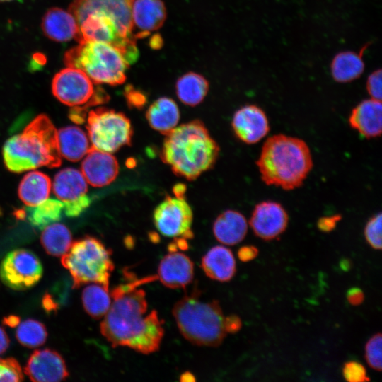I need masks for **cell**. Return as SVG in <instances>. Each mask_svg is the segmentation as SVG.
<instances>
[{"mask_svg": "<svg viewBox=\"0 0 382 382\" xmlns=\"http://www.w3.org/2000/svg\"><path fill=\"white\" fill-rule=\"evenodd\" d=\"M16 337L22 345L35 348L45 342L47 332L45 325L40 321L27 319L18 324Z\"/></svg>", "mask_w": 382, "mask_h": 382, "instance_id": "obj_32", "label": "cell"}, {"mask_svg": "<svg viewBox=\"0 0 382 382\" xmlns=\"http://www.w3.org/2000/svg\"><path fill=\"white\" fill-rule=\"evenodd\" d=\"M201 266L207 277L222 282L230 281L236 271L233 253L222 245L212 248L203 256Z\"/></svg>", "mask_w": 382, "mask_h": 382, "instance_id": "obj_21", "label": "cell"}, {"mask_svg": "<svg viewBox=\"0 0 382 382\" xmlns=\"http://www.w3.org/2000/svg\"><path fill=\"white\" fill-rule=\"evenodd\" d=\"M52 91L62 103L71 108H81L86 112L90 107L103 104L110 99L102 88H95L85 72L69 66L54 75Z\"/></svg>", "mask_w": 382, "mask_h": 382, "instance_id": "obj_9", "label": "cell"}, {"mask_svg": "<svg viewBox=\"0 0 382 382\" xmlns=\"http://www.w3.org/2000/svg\"><path fill=\"white\" fill-rule=\"evenodd\" d=\"M208 91V81L203 76L192 71L180 76L175 84L178 98L189 106H196L202 102Z\"/></svg>", "mask_w": 382, "mask_h": 382, "instance_id": "obj_27", "label": "cell"}, {"mask_svg": "<svg viewBox=\"0 0 382 382\" xmlns=\"http://www.w3.org/2000/svg\"><path fill=\"white\" fill-rule=\"evenodd\" d=\"M219 151L204 124L195 120L166 134L160 156L174 174L194 180L214 167Z\"/></svg>", "mask_w": 382, "mask_h": 382, "instance_id": "obj_2", "label": "cell"}, {"mask_svg": "<svg viewBox=\"0 0 382 382\" xmlns=\"http://www.w3.org/2000/svg\"><path fill=\"white\" fill-rule=\"evenodd\" d=\"M86 121L92 148L111 154L132 144L133 129L124 113L100 107L89 111Z\"/></svg>", "mask_w": 382, "mask_h": 382, "instance_id": "obj_8", "label": "cell"}, {"mask_svg": "<svg viewBox=\"0 0 382 382\" xmlns=\"http://www.w3.org/2000/svg\"><path fill=\"white\" fill-rule=\"evenodd\" d=\"M24 371L33 381L57 382L64 380L69 372L64 359L54 350L37 349L30 356Z\"/></svg>", "mask_w": 382, "mask_h": 382, "instance_id": "obj_15", "label": "cell"}, {"mask_svg": "<svg viewBox=\"0 0 382 382\" xmlns=\"http://www.w3.org/2000/svg\"><path fill=\"white\" fill-rule=\"evenodd\" d=\"M195 380V378L193 374H192L190 372H185L183 373L180 376V381H194Z\"/></svg>", "mask_w": 382, "mask_h": 382, "instance_id": "obj_47", "label": "cell"}, {"mask_svg": "<svg viewBox=\"0 0 382 382\" xmlns=\"http://www.w3.org/2000/svg\"><path fill=\"white\" fill-rule=\"evenodd\" d=\"M42 275L39 258L27 249L9 252L0 265V278L5 285L14 290H25L35 285Z\"/></svg>", "mask_w": 382, "mask_h": 382, "instance_id": "obj_10", "label": "cell"}, {"mask_svg": "<svg viewBox=\"0 0 382 382\" xmlns=\"http://www.w3.org/2000/svg\"><path fill=\"white\" fill-rule=\"evenodd\" d=\"M12 1V0H0V2H4V1Z\"/></svg>", "mask_w": 382, "mask_h": 382, "instance_id": "obj_49", "label": "cell"}, {"mask_svg": "<svg viewBox=\"0 0 382 382\" xmlns=\"http://www.w3.org/2000/svg\"><path fill=\"white\" fill-rule=\"evenodd\" d=\"M23 379L21 367L15 359H0V381L17 382Z\"/></svg>", "mask_w": 382, "mask_h": 382, "instance_id": "obj_35", "label": "cell"}, {"mask_svg": "<svg viewBox=\"0 0 382 382\" xmlns=\"http://www.w3.org/2000/svg\"><path fill=\"white\" fill-rule=\"evenodd\" d=\"M42 29L46 37L55 42H66L76 37L79 26L69 11L52 8L44 15Z\"/></svg>", "mask_w": 382, "mask_h": 382, "instance_id": "obj_20", "label": "cell"}, {"mask_svg": "<svg viewBox=\"0 0 382 382\" xmlns=\"http://www.w3.org/2000/svg\"><path fill=\"white\" fill-rule=\"evenodd\" d=\"M365 359L370 367L381 371L382 369V335L378 332L372 335L365 345Z\"/></svg>", "mask_w": 382, "mask_h": 382, "instance_id": "obj_33", "label": "cell"}, {"mask_svg": "<svg viewBox=\"0 0 382 382\" xmlns=\"http://www.w3.org/2000/svg\"><path fill=\"white\" fill-rule=\"evenodd\" d=\"M349 124L367 139L379 137L382 131L381 101L369 98L360 102L352 109Z\"/></svg>", "mask_w": 382, "mask_h": 382, "instance_id": "obj_19", "label": "cell"}, {"mask_svg": "<svg viewBox=\"0 0 382 382\" xmlns=\"http://www.w3.org/2000/svg\"><path fill=\"white\" fill-rule=\"evenodd\" d=\"M8 345L9 338L3 328L0 326V354L6 352Z\"/></svg>", "mask_w": 382, "mask_h": 382, "instance_id": "obj_44", "label": "cell"}, {"mask_svg": "<svg viewBox=\"0 0 382 382\" xmlns=\"http://www.w3.org/2000/svg\"><path fill=\"white\" fill-rule=\"evenodd\" d=\"M153 221L156 229L164 236L190 239L192 211L185 197L166 195L155 208Z\"/></svg>", "mask_w": 382, "mask_h": 382, "instance_id": "obj_11", "label": "cell"}, {"mask_svg": "<svg viewBox=\"0 0 382 382\" xmlns=\"http://www.w3.org/2000/svg\"><path fill=\"white\" fill-rule=\"evenodd\" d=\"M381 213L371 216L364 227V237L369 245L375 250L382 248Z\"/></svg>", "mask_w": 382, "mask_h": 382, "instance_id": "obj_34", "label": "cell"}, {"mask_svg": "<svg viewBox=\"0 0 382 382\" xmlns=\"http://www.w3.org/2000/svg\"><path fill=\"white\" fill-rule=\"evenodd\" d=\"M224 325L227 333H236L241 329L242 321L239 316L233 314L225 317Z\"/></svg>", "mask_w": 382, "mask_h": 382, "instance_id": "obj_42", "label": "cell"}, {"mask_svg": "<svg viewBox=\"0 0 382 382\" xmlns=\"http://www.w3.org/2000/svg\"><path fill=\"white\" fill-rule=\"evenodd\" d=\"M64 207V202L59 199L47 198L36 206L28 207L25 216L33 226L43 229L61 219Z\"/></svg>", "mask_w": 382, "mask_h": 382, "instance_id": "obj_30", "label": "cell"}, {"mask_svg": "<svg viewBox=\"0 0 382 382\" xmlns=\"http://www.w3.org/2000/svg\"><path fill=\"white\" fill-rule=\"evenodd\" d=\"M381 79V71L378 69L369 75L366 82V89L371 98L380 101L382 98Z\"/></svg>", "mask_w": 382, "mask_h": 382, "instance_id": "obj_38", "label": "cell"}, {"mask_svg": "<svg viewBox=\"0 0 382 382\" xmlns=\"http://www.w3.org/2000/svg\"><path fill=\"white\" fill-rule=\"evenodd\" d=\"M256 165L265 184L291 190L302 185L313 168V158L303 140L279 134L265 141Z\"/></svg>", "mask_w": 382, "mask_h": 382, "instance_id": "obj_3", "label": "cell"}, {"mask_svg": "<svg viewBox=\"0 0 382 382\" xmlns=\"http://www.w3.org/2000/svg\"><path fill=\"white\" fill-rule=\"evenodd\" d=\"M341 219L340 214L320 217L317 221L318 228L325 233L330 232L335 228L337 222Z\"/></svg>", "mask_w": 382, "mask_h": 382, "instance_id": "obj_40", "label": "cell"}, {"mask_svg": "<svg viewBox=\"0 0 382 382\" xmlns=\"http://www.w3.org/2000/svg\"><path fill=\"white\" fill-rule=\"evenodd\" d=\"M231 126L236 137L247 144L259 142L270 131L267 115L255 105L238 109L233 115Z\"/></svg>", "mask_w": 382, "mask_h": 382, "instance_id": "obj_14", "label": "cell"}, {"mask_svg": "<svg viewBox=\"0 0 382 382\" xmlns=\"http://www.w3.org/2000/svg\"><path fill=\"white\" fill-rule=\"evenodd\" d=\"M163 41L160 35H154L150 40V46L154 49L161 48Z\"/></svg>", "mask_w": 382, "mask_h": 382, "instance_id": "obj_45", "label": "cell"}, {"mask_svg": "<svg viewBox=\"0 0 382 382\" xmlns=\"http://www.w3.org/2000/svg\"><path fill=\"white\" fill-rule=\"evenodd\" d=\"M259 253L258 249L251 245H243L238 250V257L243 262H248L255 259Z\"/></svg>", "mask_w": 382, "mask_h": 382, "instance_id": "obj_41", "label": "cell"}, {"mask_svg": "<svg viewBox=\"0 0 382 382\" xmlns=\"http://www.w3.org/2000/svg\"><path fill=\"white\" fill-rule=\"evenodd\" d=\"M289 215L284 207L274 201H262L255 205L249 220L253 233L265 241L278 238L287 228Z\"/></svg>", "mask_w": 382, "mask_h": 382, "instance_id": "obj_13", "label": "cell"}, {"mask_svg": "<svg viewBox=\"0 0 382 382\" xmlns=\"http://www.w3.org/2000/svg\"><path fill=\"white\" fill-rule=\"evenodd\" d=\"M125 95L128 105L137 109L142 108L146 102L145 95L133 88H126Z\"/></svg>", "mask_w": 382, "mask_h": 382, "instance_id": "obj_39", "label": "cell"}, {"mask_svg": "<svg viewBox=\"0 0 382 382\" xmlns=\"http://www.w3.org/2000/svg\"><path fill=\"white\" fill-rule=\"evenodd\" d=\"M57 135L60 154L69 161H80L91 148L88 137L77 126L62 127Z\"/></svg>", "mask_w": 382, "mask_h": 382, "instance_id": "obj_25", "label": "cell"}, {"mask_svg": "<svg viewBox=\"0 0 382 382\" xmlns=\"http://www.w3.org/2000/svg\"><path fill=\"white\" fill-rule=\"evenodd\" d=\"M66 66L85 72L96 84L117 86L126 80L129 64L112 45L101 42H83L64 54Z\"/></svg>", "mask_w": 382, "mask_h": 382, "instance_id": "obj_6", "label": "cell"}, {"mask_svg": "<svg viewBox=\"0 0 382 382\" xmlns=\"http://www.w3.org/2000/svg\"><path fill=\"white\" fill-rule=\"evenodd\" d=\"M111 254V250L95 237L86 236L72 242L62 256L61 262L71 274L73 288L91 283L108 286L114 270Z\"/></svg>", "mask_w": 382, "mask_h": 382, "instance_id": "obj_7", "label": "cell"}, {"mask_svg": "<svg viewBox=\"0 0 382 382\" xmlns=\"http://www.w3.org/2000/svg\"><path fill=\"white\" fill-rule=\"evenodd\" d=\"M133 2L134 0H73L68 11L77 24L91 13L106 15L115 21L123 38L136 40L132 18Z\"/></svg>", "mask_w": 382, "mask_h": 382, "instance_id": "obj_12", "label": "cell"}, {"mask_svg": "<svg viewBox=\"0 0 382 382\" xmlns=\"http://www.w3.org/2000/svg\"><path fill=\"white\" fill-rule=\"evenodd\" d=\"M87 183L81 171L73 168H66L55 175L52 189L57 199L63 202H69L87 195Z\"/></svg>", "mask_w": 382, "mask_h": 382, "instance_id": "obj_23", "label": "cell"}, {"mask_svg": "<svg viewBox=\"0 0 382 382\" xmlns=\"http://www.w3.org/2000/svg\"><path fill=\"white\" fill-rule=\"evenodd\" d=\"M157 279L156 276L136 279L114 287L112 303L103 321L100 332L112 347H128L141 354L158 350L164 335L163 320L158 312H147L146 292L138 287Z\"/></svg>", "mask_w": 382, "mask_h": 382, "instance_id": "obj_1", "label": "cell"}, {"mask_svg": "<svg viewBox=\"0 0 382 382\" xmlns=\"http://www.w3.org/2000/svg\"><path fill=\"white\" fill-rule=\"evenodd\" d=\"M40 241L49 255L62 257L71 247L72 236L69 229L65 225L53 223L43 228Z\"/></svg>", "mask_w": 382, "mask_h": 382, "instance_id": "obj_31", "label": "cell"}, {"mask_svg": "<svg viewBox=\"0 0 382 382\" xmlns=\"http://www.w3.org/2000/svg\"><path fill=\"white\" fill-rule=\"evenodd\" d=\"M81 173L91 185L103 187L116 178L119 163L110 153L91 147L82 161Z\"/></svg>", "mask_w": 382, "mask_h": 382, "instance_id": "obj_16", "label": "cell"}, {"mask_svg": "<svg viewBox=\"0 0 382 382\" xmlns=\"http://www.w3.org/2000/svg\"><path fill=\"white\" fill-rule=\"evenodd\" d=\"M91 199L86 195L83 197L69 202H64V214L68 217L79 216L90 205Z\"/></svg>", "mask_w": 382, "mask_h": 382, "instance_id": "obj_37", "label": "cell"}, {"mask_svg": "<svg viewBox=\"0 0 382 382\" xmlns=\"http://www.w3.org/2000/svg\"><path fill=\"white\" fill-rule=\"evenodd\" d=\"M81 299L86 313L95 319L104 317L112 303L108 286L98 283L86 286L82 291Z\"/></svg>", "mask_w": 382, "mask_h": 382, "instance_id": "obj_29", "label": "cell"}, {"mask_svg": "<svg viewBox=\"0 0 382 382\" xmlns=\"http://www.w3.org/2000/svg\"><path fill=\"white\" fill-rule=\"evenodd\" d=\"M200 291L195 286L178 300L173 316L182 335L192 344L218 347L226 336L225 316L218 301L200 300Z\"/></svg>", "mask_w": 382, "mask_h": 382, "instance_id": "obj_5", "label": "cell"}, {"mask_svg": "<svg viewBox=\"0 0 382 382\" xmlns=\"http://www.w3.org/2000/svg\"><path fill=\"white\" fill-rule=\"evenodd\" d=\"M166 8L162 0H136L133 2L132 18L133 27L139 32L134 37L148 36L151 31L159 29L166 18Z\"/></svg>", "mask_w": 382, "mask_h": 382, "instance_id": "obj_18", "label": "cell"}, {"mask_svg": "<svg viewBox=\"0 0 382 382\" xmlns=\"http://www.w3.org/2000/svg\"><path fill=\"white\" fill-rule=\"evenodd\" d=\"M186 187L183 184H178L173 187V193L177 197H185Z\"/></svg>", "mask_w": 382, "mask_h": 382, "instance_id": "obj_46", "label": "cell"}, {"mask_svg": "<svg viewBox=\"0 0 382 382\" xmlns=\"http://www.w3.org/2000/svg\"><path fill=\"white\" fill-rule=\"evenodd\" d=\"M248 222L238 211L228 209L221 213L213 224V233L218 241L226 245L239 243L248 232Z\"/></svg>", "mask_w": 382, "mask_h": 382, "instance_id": "obj_22", "label": "cell"}, {"mask_svg": "<svg viewBox=\"0 0 382 382\" xmlns=\"http://www.w3.org/2000/svg\"><path fill=\"white\" fill-rule=\"evenodd\" d=\"M5 321L11 327L16 326L20 323L19 318L16 316H9L8 317L7 320H5Z\"/></svg>", "mask_w": 382, "mask_h": 382, "instance_id": "obj_48", "label": "cell"}, {"mask_svg": "<svg viewBox=\"0 0 382 382\" xmlns=\"http://www.w3.org/2000/svg\"><path fill=\"white\" fill-rule=\"evenodd\" d=\"M347 299L352 306H359L364 300V294L359 287H352L347 292Z\"/></svg>", "mask_w": 382, "mask_h": 382, "instance_id": "obj_43", "label": "cell"}, {"mask_svg": "<svg viewBox=\"0 0 382 382\" xmlns=\"http://www.w3.org/2000/svg\"><path fill=\"white\" fill-rule=\"evenodd\" d=\"M146 119L151 128L166 135L176 127L180 119L179 108L173 99L161 97L148 108Z\"/></svg>", "mask_w": 382, "mask_h": 382, "instance_id": "obj_24", "label": "cell"}, {"mask_svg": "<svg viewBox=\"0 0 382 382\" xmlns=\"http://www.w3.org/2000/svg\"><path fill=\"white\" fill-rule=\"evenodd\" d=\"M51 187L48 175L40 171L33 170L25 174L20 182L18 195L26 206L34 207L49 197Z\"/></svg>", "mask_w": 382, "mask_h": 382, "instance_id": "obj_26", "label": "cell"}, {"mask_svg": "<svg viewBox=\"0 0 382 382\" xmlns=\"http://www.w3.org/2000/svg\"><path fill=\"white\" fill-rule=\"evenodd\" d=\"M156 277L168 288H185L193 279V262L185 253L169 251L161 260Z\"/></svg>", "mask_w": 382, "mask_h": 382, "instance_id": "obj_17", "label": "cell"}, {"mask_svg": "<svg viewBox=\"0 0 382 382\" xmlns=\"http://www.w3.org/2000/svg\"><path fill=\"white\" fill-rule=\"evenodd\" d=\"M364 69L361 54L345 51L335 56L331 63V74L339 83L350 82L359 78Z\"/></svg>", "mask_w": 382, "mask_h": 382, "instance_id": "obj_28", "label": "cell"}, {"mask_svg": "<svg viewBox=\"0 0 382 382\" xmlns=\"http://www.w3.org/2000/svg\"><path fill=\"white\" fill-rule=\"evenodd\" d=\"M3 158L7 169L16 173L59 166L57 130L48 116H36L20 134L10 137L4 145Z\"/></svg>", "mask_w": 382, "mask_h": 382, "instance_id": "obj_4", "label": "cell"}, {"mask_svg": "<svg viewBox=\"0 0 382 382\" xmlns=\"http://www.w3.org/2000/svg\"><path fill=\"white\" fill-rule=\"evenodd\" d=\"M342 375L349 382H364L370 380L367 376L366 368L356 361H349L344 364Z\"/></svg>", "mask_w": 382, "mask_h": 382, "instance_id": "obj_36", "label": "cell"}]
</instances>
